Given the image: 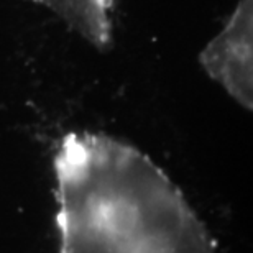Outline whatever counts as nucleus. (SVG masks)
Masks as SVG:
<instances>
[{"label":"nucleus","mask_w":253,"mask_h":253,"mask_svg":"<svg viewBox=\"0 0 253 253\" xmlns=\"http://www.w3.org/2000/svg\"><path fill=\"white\" fill-rule=\"evenodd\" d=\"M53 168L59 253H215L183 192L135 146L73 131Z\"/></svg>","instance_id":"1"},{"label":"nucleus","mask_w":253,"mask_h":253,"mask_svg":"<svg viewBox=\"0 0 253 253\" xmlns=\"http://www.w3.org/2000/svg\"><path fill=\"white\" fill-rule=\"evenodd\" d=\"M206 74L237 104H253V0H239L224 27L199 54Z\"/></svg>","instance_id":"2"},{"label":"nucleus","mask_w":253,"mask_h":253,"mask_svg":"<svg viewBox=\"0 0 253 253\" xmlns=\"http://www.w3.org/2000/svg\"><path fill=\"white\" fill-rule=\"evenodd\" d=\"M49 10L97 49L112 43V0H27Z\"/></svg>","instance_id":"3"}]
</instances>
